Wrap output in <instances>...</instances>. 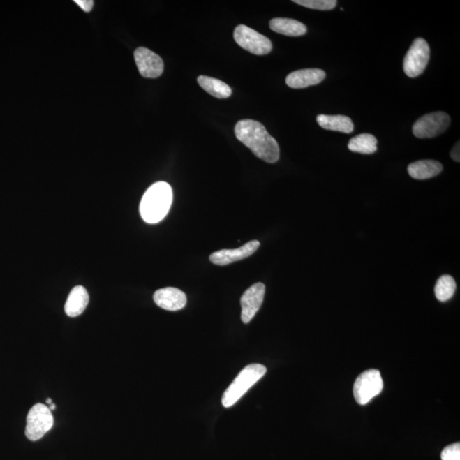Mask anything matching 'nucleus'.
Segmentation results:
<instances>
[{
    "mask_svg": "<svg viewBox=\"0 0 460 460\" xmlns=\"http://www.w3.org/2000/svg\"><path fill=\"white\" fill-rule=\"evenodd\" d=\"M443 166L440 162L424 160L413 162L408 165V172L413 179L425 180L438 176L443 172Z\"/></svg>",
    "mask_w": 460,
    "mask_h": 460,
    "instance_id": "obj_14",
    "label": "nucleus"
},
{
    "mask_svg": "<svg viewBox=\"0 0 460 460\" xmlns=\"http://www.w3.org/2000/svg\"><path fill=\"white\" fill-rule=\"evenodd\" d=\"M316 121L323 129L343 133H351L354 131L353 121L345 115L320 114L317 116Z\"/></svg>",
    "mask_w": 460,
    "mask_h": 460,
    "instance_id": "obj_17",
    "label": "nucleus"
},
{
    "mask_svg": "<svg viewBox=\"0 0 460 460\" xmlns=\"http://www.w3.org/2000/svg\"><path fill=\"white\" fill-rule=\"evenodd\" d=\"M53 424L51 410L42 403L34 405L27 417L26 436L32 442H36L52 430Z\"/></svg>",
    "mask_w": 460,
    "mask_h": 460,
    "instance_id": "obj_4",
    "label": "nucleus"
},
{
    "mask_svg": "<svg viewBox=\"0 0 460 460\" xmlns=\"http://www.w3.org/2000/svg\"><path fill=\"white\" fill-rule=\"evenodd\" d=\"M384 382L380 371L370 369L359 375L354 384V397L359 405H366L380 395Z\"/></svg>",
    "mask_w": 460,
    "mask_h": 460,
    "instance_id": "obj_5",
    "label": "nucleus"
},
{
    "mask_svg": "<svg viewBox=\"0 0 460 460\" xmlns=\"http://www.w3.org/2000/svg\"><path fill=\"white\" fill-rule=\"evenodd\" d=\"M48 408H50V410H51V411H52V410L56 409V404L52 403L50 405Z\"/></svg>",
    "mask_w": 460,
    "mask_h": 460,
    "instance_id": "obj_25",
    "label": "nucleus"
},
{
    "mask_svg": "<svg viewBox=\"0 0 460 460\" xmlns=\"http://www.w3.org/2000/svg\"><path fill=\"white\" fill-rule=\"evenodd\" d=\"M172 202L171 186L165 181H158L146 191L141 200L140 214L148 223H157L168 215Z\"/></svg>",
    "mask_w": 460,
    "mask_h": 460,
    "instance_id": "obj_2",
    "label": "nucleus"
},
{
    "mask_svg": "<svg viewBox=\"0 0 460 460\" xmlns=\"http://www.w3.org/2000/svg\"><path fill=\"white\" fill-rule=\"evenodd\" d=\"M260 246L258 241H252L246 243L244 246L237 249H223L210 255V261L212 264L219 266H225L232 262L243 260L256 252Z\"/></svg>",
    "mask_w": 460,
    "mask_h": 460,
    "instance_id": "obj_11",
    "label": "nucleus"
},
{
    "mask_svg": "<svg viewBox=\"0 0 460 460\" xmlns=\"http://www.w3.org/2000/svg\"><path fill=\"white\" fill-rule=\"evenodd\" d=\"M326 77V73L322 69H301L290 73L285 79L288 86L295 89L306 88L318 84Z\"/></svg>",
    "mask_w": 460,
    "mask_h": 460,
    "instance_id": "obj_13",
    "label": "nucleus"
},
{
    "mask_svg": "<svg viewBox=\"0 0 460 460\" xmlns=\"http://www.w3.org/2000/svg\"><path fill=\"white\" fill-rule=\"evenodd\" d=\"M269 28L274 32L290 37L302 36L307 33L304 23L290 18H274L269 22Z\"/></svg>",
    "mask_w": 460,
    "mask_h": 460,
    "instance_id": "obj_16",
    "label": "nucleus"
},
{
    "mask_svg": "<svg viewBox=\"0 0 460 460\" xmlns=\"http://www.w3.org/2000/svg\"><path fill=\"white\" fill-rule=\"evenodd\" d=\"M197 81L200 87L214 98L224 99L230 98L232 94L231 88L223 81L204 75L199 76Z\"/></svg>",
    "mask_w": 460,
    "mask_h": 460,
    "instance_id": "obj_18",
    "label": "nucleus"
},
{
    "mask_svg": "<svg viewBox=\"0 0 460 460\" xmlns=\"http://www.w3.org/2000/svg\"><path fill=\"white\" fill-rule=\"evenodd\" d=\"M450 115L444 112L425 114L415 123L413 135L417 138H432L442 134L450 126Z\"/></svg>",
    "mask_w": 460,
    "mask_h": 460,
    "instance_id": "obj_8",
    "label": "nucleus"
},
{
    "mask_svg": "<svg viewBox=\"0 0 460 460\" xmlns=\"http://www.w3.org/2000/svg\"><path fill=\"white\" fill-rule=\"evenodd\" d=\"M431 49L426 41L422 38H417L413 41L411 47L405 56L403 69L410 78L422 75L430 61Z\"/></svg>",
    "mask_w": 460,
    "mask_h": 460,
    "instance_id": "obj_6",
    "label": "nucleus"
},
{
    "mask_svg": "<svg viewBox=\"0 0 460 460\" xmlns=\"http://www.w3.org/2000/svg\"><path fill=\"white\" fill-rule=\"evenodd\" d=\"M293 3L309 9L331 10L334 9L338 2L336 0H295Z\"/></svg>",
    "mask_w": 460,
    "mask_h": 460,
    "instance_id": "obj_21",
    "label": "nucleus"
},
{
    "mask_svg": "<svg viewBox=\"0 0 460 460\" xmlns=\"http://www.w3.org/2000/svg\"><path fill=\"white\" fill-rule=\"evenodd\" d=\"M234 38L242 48L255 55H267L272 51V43L268 38L245 25L235 28Z\"/></svg>",
    "mask_w": 460,
    "mask_h": 460,
    "instance_id": "obj_7",
    "label": "nucleus"
},
{
    "mask_svg": "<svg viewBox=\"0 0 460 460\" xmlns=\"http://www.w3.org/2000/svg\"><path fill=\"white\" fill-rule=\"evenodd\" d=\"M75 3L78 5L84 13H90L94 8V1L91 0H75Z\"/></svg>",
    "mask_w": 460,
    "mask_h": 460,
    "instance_id": "obj_23",
    "label": "nucleus"
},
{
    "mask_svg": "<svg viewBox=\"0 0 460 460\" xmlns=\"http://www.w3.org/2000/svg\"><path fill=\"white\" fill-rule=\"evenodd\" d=\"M451 157L453 158V160L456 162H459L460 161V146H459V142H457V144H455L454 147V149H452L451 151Z\"/></svg>",
    "mask_w": 460,
    "mask_h": 460,
    "instance_id": "obj_24",
    "label": "nucleus"
},
{
    "mask_svg": "<svg viewBox=\"0 0 460 460\" xmlns=\"http://www.w3.org/2000/svg\"><path fill=\"white\" fill-rule=\"evenodd\" d=\"M377 138L369 133L359 134L350 139L348 148L351 152L372 154L377 151Z\"/></svg>",
    "mask_w": 460,
    "mask_h": 460,
    "instance_id": "obj_19",
    "label": "nucleus"
},
{
    "mask_svg": "<svg viewBox=\"0 0 460 460\" xmlns=\"http://www.w3.org/2000/svg\"><path fill=\"white\" fill-rule=\"evenodd\" d=\"M235 137L267 163H276L280 158L278 142L260 122L253 119L239 121L235 128Z\"/></svg>",
    "mask_w": 460,
    "mask_h": 460,
    "instance_id": "obj_1",
    "label": "nucleus"
},
{
    "mask_svg": "<svg viewBox=\"0 0 460 460\" xmlns=\"http://www.w3.org/2000/svg\"><path fill=\"white\" fill-rule=\"evenodd\" d=\"M46 403H47V404H49V405H51V404L53 403H52V400L51 399V398H48V399L46 400Z\"/></svg>",
    "mask_w": 460,
    "mask_h": 460,
    "instance_id": "obj_26",
    "label": "nucleus"
},
{
    "mask_svg": "<svg viewBox=\"0 0 460 460\" xmlns=\"http://www.w3.org/2000/svg\"><path fill=\"white\" fill-rule=\"evenodd\" d=\"M440 458L442 460H460V444L456 443L444 448Z\"/></svg>",
    "mask_w": 460,
    "mask_h": 460,
    "instance_id": "obj_22",
    "label": "nucleus"
},
{
    "mask_svg": "<svg viewBox=\"0 0 460 460\" xmlns=\"http://www.w3.org/2000/svg\"><path fill=\"white\" fill-rule=\"evenodd\" d=\"M265 285L258 282L249 288L241 299L242 320L243 323L248 324L257 314L264 302Z\"/></svg>",
    "mask_w": 460,
    "mask_h": 460,
    "instance_id": "obj_10",
    "label": "nucleus"
},
{
    "mask_svg": "<svg viewBox=\"0 0 460 460\" xmlns=\"http://www.w3.org/2000/svg\"><path fill=\"white\" fill-rule=\"evenodd\" d=\"M89 303V295L82 285H77L69 293L64 309L66 314L71 317L78 316L87 309Z\"/></svg>",
    "mask_w": 460,
    "mask_h": 460,
    "instance_id": "obj_15",
    "label": "nucleus"
},
{
    "mask_svg": "<svg viewBox=\"0 0 460 460\" xmlns=\"http://www.w3.org/2000/svg\"><path fill=\"white\" fill-rule=\"evenodd\" d=\"M134 57L139 73L145 78L156 79L163 73V61L160 56L150 50L144 47L138 48L134 52Z\"/></svg>",
    "mask_w": 460,
    "mask_h": 460,
    "instance_id": "obj_9",
    "label": "nucleus"
},
{
    "mask_svg": "<svg viewBox=\"0 0 460 460\" xmlns=\"http://www.w3.org/2000/svg\"><path fill=\"white\" fill-rule=\"evenodd\" d=\"M266 372L267 369L264 365L254 363L246 366L223 393L222 398L223 407L229 408L237 403L256 383L265 376Z\"/></svg>",
    "mask_w": 460,
    "mask_h": 460,
    "instance_id": "obj_3",
    "label": "nucleus"
},
{
    "mask_svg": "<svg viewBox=\"0 0 460 460\" xmlns=\"http://www.w3.org/2000/svg\"><path fill=\"white\" fill-rule=\"evenodd\" d=\"M456 291V282L453 277L445 274L436 282L435 295L440 302H446L453 297Z\"/></svg>",
    "mask_w": 460,
    "mask_h": 460,
    "instance_id": "obj_20",
    "label": "nucleus"
},
{
    "mask_svg": "<svg viewBox=\"0 0 460 460\" xmlns=\"http://www.w3.org/2000/svg\"><path fill=\"white\" fill-rule=\"evenodd\" d=\"M154 301L158 307L169 311H177L184 309L187 304L186 295L175 288L158 290L154 295Z\"/></svg>",
    "mask_w": 460,
    "mask_h": 460,
    "instance_id": "obj_12",
    "label": "nucleus"
}]
</instances>
